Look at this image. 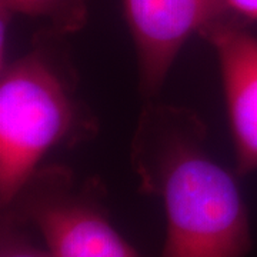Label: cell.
<instances>
[{"mask_svg": "<svg viewBox=\"0 0 257 257\" xmlns=\"http://www.w3.org/2000/svg\"><path fill=\"white\" fill-rule=\"evenodd\" d=\"M206 128L192 111L147 106L132 146L145 192L165 204L160 257H246L251 248L247 207L237 182L204 152Z\"/></svg>", "mask_w": 257, "mask_h": 257, "instance_id": "obj_1", "label": "cell"}, {"mask_svg": "<svg viewBox=\"0 0 257 257\" xmlns=\"http://www.w3.org/2000/svg\"><path fill=\"white\" fill-rule=\"evenodd\" d=\"M64 35L39 32L28 53L2 66L0 203L8 207L50 149L76 145L97 132L77 94Z\"/></svg>", "mask_w": 257, "mask_h": 257, "instance_id": "obj_2", "label": "cell"}, {"mask_svg": "<svg viewBox=\"0 0 257 257\" xmlns=\"http://www.w3.org/2000/svg\"><path fill=\"white\" fill-rule=\"evenodd\" d=\"M3 220L36 226L53 257H139L113 227L97 186L77 187L62 166L37 169L3 209Z\"/></svg>", "mask_w": 257, "mask_h": 257, "instance_id": "obj_3", "label": "cell"}, {"mask_svg": "<svg viewBox=\"0 0 257 257\" xmlns=\"http://www.w3.org/2000/svg\"><path fill=\"white\" fill-rule=\"evenodd\" d=\"M146 97L163 87L176 56L192 35L229 18L226 0H121Z\"/></svg>", "mask_w": 257, "mask_h": 257, "instance_id": "obj_4", "label": "cell"}, {"mask_svg": "<svg viewBox=\"0 0 257 257\" xmlns=\"http://www.w3.org/2000/svg\"><path fill=\"white\" fill-rule=\"evenodd\" d=\"M200 36L214 47L236 153L237 175L257 170V36L237 19H223Z\"/></svg>", "mask_w": 257, "mask_h": 257, "instance_id": "obj_5", "label": "cell"}, {"mask_svg": "<svg viewBox=\"0 0 257 257\" xmlns=\"http://www.w3.org/2000/svg\"><path fill=\"white\" fill-rule=\"evenodd\" d=\"M90 0H0L2 9L12 15L20 13L30 18H42L49 28L64 36L84 28L89 16Z\"/></svg>", "mask_w": 257, "mask_h": 257, "instance_id": "obj_6", "label": "cell"}, {"mask_svg": "<svg viewBox=\"0 0 257 257\" xmlns=\"http://www.w3.org/2000/svg\"><path fill=\"white\" fill-rule=\"evenodd\" d=\"M20 229V224L2 219L0 257H53L47 248L33 244Z\"/></svg>", "mask_w": 257, "mask_h": 257, "instance_id": "obj_7", "label": "cell"}, {"mask_svg": "<svg viewBox=\"0 0 257 257\" xmlns=\"http://www.w3.org/2000/svg\"><path fill=\"white\" fill-rule=\"evenodd\" d=\"M230 16L244 25L257 23V0H226Z\"/></svg>", "mask_w": 257, "mask_h": 257, "instance_id": "obj_8", "label": "cell"}]
</instances>
